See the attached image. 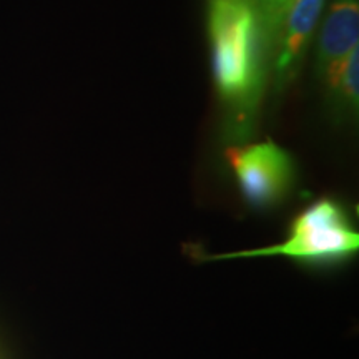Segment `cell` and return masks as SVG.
Returning a JSON list of instances; mask_svg holds the SVG:
<instances>
[{
  "label": "cell",
  "instance_id": "cell-1",
  "mask_svg": "<svg viewBox=\"0 0 359 359\" xmlns=\"http://www.w3.org/2000/svg\"><path fill=\"white\" fill-rule=\"evenodd\" d=\"M208 35L224 138L241 145L253 135L266 83V30L253 0H208Z\"/></svg>",
  "mask_w": 359,
  "mask_h": 359
},
{
  "label": "cell",
  "instance_id": "cell-2",
  "mask_svg": "<svg viewBox=\"0 0 359 359\" xmlns=\"http://www.w3.org/2000/svg\"><path fill=\"white\" fill-rule=\"evenodd\" d=\"M358 250L359 235L348 210L338 200L323 196L291 219L280 243L213 255L208 259L281 257L304 268H336L351 262Z\"/></svg>",
  "mask_w": 359,
  "mask_h": 359
},
{
  "label": "cell",
  "instance_id": "cell-3",
  "mask_svg": "<svg viewBox=\"0 0 359 359\" xmlns=\"http://www.w3.org/2000/svg\"><path fill=\"white\" fill-rule=\"evenodd\" d=\"M224 158L245 203L257 212H269L285 203L298 182L294 158L271 140L230 145Z\"/></svg>",
  "mask_w": 359,
  "mask_h": 359
},
{
  "label": "cell",
  "instance_id": "cell-4",
  "mask_svg": "<svg viewBox=\"0 0 359 359\" xmlns=\"http://www.w3.org/2000/svg\"><path fill=\"white\" fill-rule=\"evenodd\" d=\"M326 0H293L286 11L271 52L275 58V82L281 88L298 74L304 53Z\"/></svg>",
  "mask_w": 359,
  "mask_h": 359
},
{
  "label": "cell",
  "instance_id": "cell-5",
  "mask_svg": "<svg viewBox=\"0 0 359 359\" xmlns=\"http://www.w3.org/2000/svg\"><path fill=\"white\" fill-rule=\"evenodd\" d=\"M358 0H334L323 24L316 50V69L323 82L358 48Z\"/></svg>",
  "mask_w": 359,
  "mask_h": 359
},
{
  "label": "cell",
  "instance_id": "cell-6",
  "mask_svg": "<svg viewBox=\"0 0 359 359\" xmlns=\"http://www.w3.org/2000/svg\"><path fill=\"white\" fill-rule=\"evenodd\" d=\"M325 85L327 102L334 115L339 120L356 118L359 107V48L351 52Z\"/></svg>",
  "mask_w": 359,
  "mask_h": 359
},
{
  "label": "cell",
  "instance_id": "cell-7",
  "mask_svg": "<svg viewBox=\"0 0 359 359\" xmlns=\"http://www.w3.org/2000/svg\"><path fill=\"white\" fill-rule=\"evenodd\" d=\"M255 6L258 7L259 15H262L264 30H266V37L269 43V52H271L273 42L280 29L283 17H285L286 11L291 6L293 0H253Z\"/></svg>",
  "mask_w": 359,
  "mask_h": 359
}]
</instances>
